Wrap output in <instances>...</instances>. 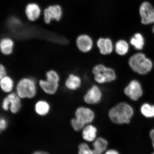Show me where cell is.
Wrapping results in <instances>:
<instances>
[{"label":"cell","mask_w":154,"mask_h":154,"mask_svg":"<svg viewBox=\"0 0 154 154\" xmlns=\"http://www.w3.org/2000/svg\"><path fill=\"white\" fill-rule=\"evenodd\" d=\"M76 44L79 51L82 53H87L91 51L92 49L93 41L88 35L82 34L77 37Z\"/></svg>","instance_id":"obj_11"},{"label":"cell","mask_w":154,"mask_h":154,"mask_svg":"<svg viewBox=\"0 0 154 154\" xmlns=\"http://www.w3.org/2000/svg\"><path fill=\"white\" fill-rule=\"evenodd\" d=\"M7 126L6 121L4 119H1L0 122V128L1 130H5Z\"/></svg>","instance_id":"obj_28"},{"label":"cell","mask_w":154,"mask_h":154,"mask_svg":"<svg viewBox=\"0 0 154 154\" xmlns=\"http://www.w3.org/2000/svg\"><path fill=\"white\" fill-rule=\"evenodd\" d=\"M103 97L101 90L97 85H94L88 89L84 96V100L86 103L95 105L100 103Z\"/></svg>","instance_id":"obj_9"},{"label":"cell","mask_w":154,"mask_h":154,"mask_svg":"<svg viewBox=\"0 0 154 154\" xmlns=\"http://www.w3.org/2000/svg\"><path fill=\"white\" fill-rule=\"evenodd\" d=\"M33 154H49L45 152H37L34 153Z\"/></svg>","instance_id":"obj_31"},{"label":"cell","mask_w":154,"mask_h":154,"mask_svg":"<svg viewBox=\"0 0 154 154\" xmlns=\"http://www.w3.org/2000/svg\"><path fill=\"white\" fill-rule=\"evenodd\" d=\"M151 154H154V152H153V153H151Z\"/></svg>","instance_id":"obj_33"},{"label":"cell","mask_w":154,"mask_h":154,"mask_svg":"<svg viewBox=\"0 0 154 154\" xmlns=\"http://www.w3.org/2000/svg\"><path fill=\"white\" fill-rule=\"evenodd\" d=\"M42 13L39 5L34 2L28 3L25 9L26 17L31 22H35L39 18Z\"/></svg>","instance_id":"obj_12"},{"label":"cell","mask_w":154,"mask_h":154,"mask_svg":"<svg viewBox=\"0 0 154 154\" xmlns=\"http://www.w3.org/2000/svg\"><path fill=\"white\" fill-rule=\"evenodd\" d=\"M64 83L65 87L67 89L71 91H75L81 86L82 80L78 75L71 73L67 77Z\"/></svg>","instance_id":"obj_15"},{"label":"cell","mask_w":154,"mask_h":154,"mask_svg":"<svg viewBox=\"0 0 154 154\" xmlns=\"http://www.w3.org/2000/svg\"><path fill=\"white\" fill-rule=\"evenodd\" d=\"M124 92L127 97L134 101L138 100L143 94L141 84L136 80L131 81L125 88Z\"/></svg>","instance_id":"obj_6"},{"label":"cell","mask_w":154,"mask_h":154,"mask_svg":"<svg viewBox=\"0 0 154 154\" xmlns=\"http://www.w3.org/2000/svg\"><path fill=\"white\" fill-rule=\"evenodd\" d=\"M140 13L142 24L148 25L154 23V9L147 2H144L140 7Z\"/></svg>","instance_id":"obj_8"},{"label":"cell","mask_w":154,"mask_h":154,"mask_svg":"<svg viewBox=\"0 0 154 154\" xmlns=\"http://www.w3.org/2000/svg\"><path fill=\"white\" fill-rule=\"evenodd\" d=\"M75 116L78 120L86 125L93 122L95 114L94 112L89 108L80 107L77 109Z\"/></svg>","instance_id":"obj_10"},{"label":"cell","mask_w":154,"mask_h":154,"mask_svg":"<svg viewBox=\"0 0 154 154\" xmlns=\"http://www.w3.org/2000/svg\"><path fill=\"white\" fill-rule=\"evenodd\" d=\"M35 111L38 115H45L49 112L50 106L47 102L40 101L37 102L35 105Z\"/></svg>","instance_id":"obj_23"},{"label":"cell","mask_w":154,"mask_h":154,"mask_svg":"<svg viewBox=\"0 0 154 154\" xmlns=\"http://www.w3.org/2000/svg\"><path fill=\"white\" fill-rule=\"evenodd\" d=\"M134 115L131 106L125 102L119 103L109 110V116L113 123L117 125L129 124Z\"/></svg>","instance_id":"obj_1"},{"label":"cell","mask_w":154,"mask_h":154,"mask_svg":"<svg viewBox=\"0 0 154 154\" xmlns=\"http://www.w3.org/2000/svg\"><path fill=\"white\" fill-rule=\"evenodd\" d=\"M15 43L11 38H2L0 42V50L3 55L8 56L12 54L14 51Z\"/></svg>","instance_id":"obj_14"},{"label":"cell","mask_w":154,"mask_h":154,"mask_svg":"<svg viewBox=\"0 0 154 154\" xmlns=\"http://www.w3.org/2000/svg\"><path fill=\"white\" fill-rule=\"evenodd\" d=\"M130 43L135 49L140 51L143 49L144 45V38L141 34L136 33L131 38Z\"/></svg>","instance_id":"obj_21"},{"label":"cell","mask_w":154,"mask_h":154,"mask_svg":"<svg viewBox=\"0 0 154 154\" xmlns=\"http://www.w3.org/2000/svg\"><path fill=\"white\" fill-rule=\"evenodd\" d=\"M14 80L11 77L7 76L0 79V86L3 92L6 93H11L14 88Z\"/></svg>","instance_id":"obj_18"},{"label":"cell","mask_w":154,"mask_h":154,"mask_svg":"<svg viewBox=\"0 0 154 154\" xmlns=\"http://www.w3.org/2000/svg\"><path fill=\"white\" fill-rule=\"evenodd\" d=\"M52 20L59 22L63 15L62 8L59 5H50L47 7Z\"/></svg>","instance_id":"obj_19"},{"label":"cell","mask_w":154,"mask_h":154,"mask_svg":"<svg viewBox=\"0 0 154 154\" xmlns=\"http://www.w3.org/2000/svg\"><path fill=\"white\" fill-rule=\"evenodd\" d=\"M129 66L134 72L140 75H146L151 70L153 64L144 54L138 53L132 55L128 59Z\"/></svg>","instance_id":"obj_2"},{"label":"cell","mask_w":154,"mask_h":154,"mask_svg":"<svg viewBox=\"0 0 154 154\" xmlns=\"http://www.w3.org/2000/svg\"><path fill=\"white\" fill-rule=\"evenodd\" d=\"M15 90L21 99H32L37 93V84L31 77H23L17 82Z\"/></svg>","instance_id":"obj_3"},{"label":"cell","mask_w":154,"mask_h":154,"mask_svg":"<svg viewBox=\"0 0 154 154\" xmlns=\"http://www.w3.org/2000/svg\"><path fill=\"white\" fill-rule=\"evenodd\" d=\"M108 145V142L103 137L96 138L93 141V151L94 154H103L105 153Z\"/></svg>","instance_id":"obj_17"},{"label":"cell","mask_w":154,"mask_h":154,"mask_svg":"<svg viewBox=\"0 0 154 154\" xmlns=\"http://www.w3.org/2000/svg\"><path fill=\"white\" fill-rule=\"evenodd\" d=\"M97 132V128L94 125L90 124L87 125L83 129L82 138L86 141L93 142L96 138Z\"/></svg>","instance_id":"obj_16"},{"label":"cell","mask_w":154,"mask_h":154,"mask_svg":"<svg viewBox=\"0 0 154 154\" xmlns=\"http://www.w3.org/2000/svg\"><path fill=\"white\" fill-rule=\"evenodd\" d=\"M43 17L44 22L46 24H49L51 23L52 20L50 16L47 8H46L43 10Z\"/></svg>","instance_id":"obj_26"},{"label":"cell","mask_w":154,"mask_h":154,"mask_svg":"<svg viewBox=\"0 0 154 154\" xmlns=\"http://www.w3.org/2000/svg\"><path fill=\"white\" fill-rule=\"evenodd\" d=\"M114 48L117 54L121 56H123L128 53L129 50V45L126 40L120 39L116 43Z\"/></svg>","instance_id":"obj_20"},{"label":"cell","mask_w":154,"mask_h":154,"mask_svg":"<svg viewBox=\"0 0 154 154\" xmlns=\"http://www.w3.org/2000/svg\"><path fill=\"white\" fill-rule=\"evenodd\" d=\"M152 31L153 32V33H154V26L153 27V28H152Z\"/></svg>","instance_id":"obj_32"},{"label":"cell","mask_w":154,"mask_h":154,"mask_svg":"<svg viewBox=\"0 0 154 154\" xmlns=\"http://www.w3.org/2000/svg\"><path fill=\"white\" fill-rule=\"evenodd\" d=\"M7 75L8 72L6 67L3 63H1L0 65V79L3 78Z\"/></svg>","instance_id":"obj_27"},{"label":"cell","mask_w":154,"mask_h":154,"mask_svg":"<svg viewBox=\"0 0 154 154\" xmlns=\"http://www.w3.org/2000/svg\"><path fill=\"white\" fill-rule=\"evenodd\" d=\"M150 137L151 138L152 145L154 149V128L152 129L149 132Z\"/></svg>","instance_id":"obj_29"},{"label":"cell","mask_w":154,"mask_h":154,"mask_svg":"<svg viewBox=\"0 0 154 154\" xmlns=\"http://www.w3.org/2000/svg\"><path fill=\"white\" fill-rule=\"evenodd\" d=\"M79 154H94L93 149L85 143H81L79 146Z\"/></svg>","instance_id":"obj_24"},{"label":"cell","mask_w":154,"mask_h":154,"mask_svg":"<svg viewBox=\"0 0 154 154\" xmlns=\"http://www.w3.org/2000/svg\"><path fill=\"white\" fill-rule=\"evenodd\" d=\"M71 124L73 128L76 131L81 130L85 126V125L81 122L76 118L72 119L71 121Z\"/></svg>","instance_id":"obj_25"},{"label":"cell","mask_w":154,"mask_h":154,"mask_svg":"<svg viewBox=\"0 0 154 154\" xmlns=\"http://www.w3.org/2000/svg\"><path fill=\"white\" fill-rule=\"evenodd\" d=\"M92 72L94 80L98 84L112 82L117 79L116 74L114 69L101 63L95 65Z\"/></svg>","instance_id":"obj_5"},{"label":"cell","mask_w":154,"mask_h":154,"mask_svg":"<svg viewBox=\"0 0 154 154\" xmlns=\"http://www.w3.org/2000/svg\"><path fill=\"white\" fill-rule=\"evenodd\" d=\"M60 81V75L59 73L55 70L51 69L46 72L45 79L39 80L38 84L45 93L54 95L58 89Z\"/></svg>","instance_id":"obj_4"},{"label":"cell","mask_w":154,"mask_h":154,"mask_svg":"<svg viewBox=\"0 0 154 154\" xmlns=\"http://www.w3.org/2000/svg\"><path fill=\"white\" fill-rule=\"evenodd\" d=\"M104 154H120V153L116 150L110 149L106 151Z\"/></svg>","instance_id":"obj_30"},{"label":"cell","mask_w":154,"mask_h":154,"mask_svg":"<svg viewBox=\"0 0 154 154\" xmlns=\"http://www.w3.org/2000/svg\"><path fill=\"white\" fill-rule=\"evenodd\" d=\"M96 45L100 53L104 55L110 54L114 48L112 40L109 38H99L97 40Z\"/></svg>","instance_id":"obj_13"},{"label":"cell","mask_w":154,"mask_h":154,"mask_svg":"<svg viewBox=\"0 0 154 154\" xmlns=\"http://www.w3.org/2000/svg\"><path fill=\"white\" fill-rule=\"evenodd\" d=\"M20 99L16 92L9 93L3 100V108L5 110H8L10 105L11 112L14 113H17L21 107Z\"/></svg>","instance_id":"obj_7"},{"label":"cell","mask_w":154,"mask_h":154,"mask_svg":"<svg viewBox=\"0 0 154 154\" xmlns=\"http://www.w3.org/2000/svg\"><path fill=\"white\" fill-rule=\"evenodd\" d=\"M140 112L144 117L147 118L154 117V105L147 103L143 104L140 109Z\"/></svg>","instance_id":"obj_22"}]
</instances>
